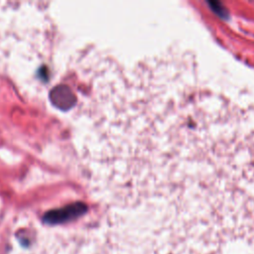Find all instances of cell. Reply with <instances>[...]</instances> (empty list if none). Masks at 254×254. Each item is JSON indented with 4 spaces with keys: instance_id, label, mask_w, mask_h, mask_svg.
Here are the masks:
<instances>
[{
    "instance_id": "cell-1",
    "label": "cell",
    "mask_w": 254,
    "mask_h": 254,
    "mask_svg": "<svg viewBox=\"0 0 254 254\" xmlns=\"http://www.w3.org/2000/svg\"><path fill=\"white\" fill-rule=\"evenodd\" d=\"M82 211V207L79 206H70L65 209H62L59 211L51 212L46 216V220L49 222H62L64 220H67L69 217H73L76 214L80 213Z\"/></svg>"
}]
</instances>
